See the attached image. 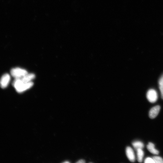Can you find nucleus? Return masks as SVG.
<instances>
[{"mask_svg":"<svg viewBox=\"0 0 163 163\" xmlns=\"http://www.w3.org/2000/svg\"><path fill=\"white\" fill-rule=\"evenodd\" d=\"M12 84L17 91L21 93L31 88L33 85V83L32 82L26 83L23 81L21 78H18L15 79Z\"/></svg>","mask_w":163,"mask_h":163,"instance_id":"obj_1","label":"nucleus"},{"mask_svg":"<svg viewBox=\"0 0 163 163\" xmlns=\"http://www.w3.org/2000/svg\"><path fill=\"white\" fill-rule=\"evenodd\" d=\"M12 76L15 79L21 78L27 75V71L21 68L17 67L12 69L10 71Z\"/></svg>","mask_w":163,"mask_h":163,"instance_id":"obj_2","label":"nucleus"},{"mask_svg":"<svg viewBox=\"0 0 163 163\" xmlns=\"http://www.w3.org/2000/svg\"><path fill=\"white\" fill-rule=\"evenodd\" d=\"M146 97L149 101L152 103L155 102L158 99V95L156 91L153 89H151L147 93Z\"/></svg>","mask_w":163,"mask_h":163,"instance_id":"obj_3","label":"nucleus"},{"mask_svg":"<svg viewBox=\"0 0 163 163\" xmlns=\"http://www.w3.org/2000/svg\"><path fill=\"white\" fill-rule=\"evenodd\" d=\"M10 80V76L9 74H4L0 80V86L2 88H6L8 85Z\"/></svg>","mask_w":163,"mask_h":163,"instance_id":"obj_4","label":"nucleus"},{"mask_svg":"<svg viewBox=\"0 0 163 163\" xmlns=\"http://www.w3.org/2000/svg\"><path fill=\"white\" fill-rule=\"evenodd\" d=\"M126 152L127 156L129 160L132 162H135V153L131 147L128 146L127 147Z\"/></svg>","mask_w":163,"mask_h":163,"instance_id":"obj_5","label":"nucleus"},{"mask_svg":"<svg viewBox=\"0 0 163 163\" xmlns=\"http://www.w3.org/2000/svg\"><path fill=\"white\" fill-rule=\"evenodd\" d=\"M160 109V107L157 106L152 108L150 110L149 116L151 119L155 118L158 115Z\"/></svg>","mask_w":163,"mask_h":163,"instance_id":"obj_6","label":"nucleus"},{"mask_svg":"<svg viewBox=\"0 0 163 163\" xmlns=\"http://www.w3.org/2000/svg\"><path fill=\"white\" fill-rule=\"evenodd\" d=\"M35 78V75L33 73H27L23 78H21V79L24 82L29 83L32 82Z\"/></svg>","mask_w":163,"mask_h":163,"instance_id":"obj_7","label":"nucleus"},{"mask_svg":"<svg viewBox=\"0 0 163 163\" xmlns=\"http://www.w3.org/2000/svg\"><path fill=\"white\" fill-rule=\"evenodd\" d=\"M147 148L148 150L153 154L158 155L159 153V151L155 149L154 144L152 143H149L147 146Z\"/></svg>","mask_w":163,"mask_h":163,"instance_id":"obj_8","label":"nucleus"},{"mask_svg":"<svg viewBox=\"0 0 163 163\" xmlns=\"http://www.w3.org/2000/svg\"><path fill=\"white\" fill-rule=\"evenodd\" d=\"M137 151V159L138 162H141L143 161L144 155V153L142 149H138L136 150Z\"/></svg>","mask_w":163,"mask_h":163,"instance_id":"obj_9","label":"nucleus"},{"mask_svg":"<svg viewBox=\"0 0 163 163\" xmlns=\"http://www.w3.org/2000/svg\"><path fill=\"white\" fill-rule=\"evenodd\" d=\"M132 144L133 146H134L136 150L138 149H142L144 147L143 143L140 141H136L133 142Z\"/></svg>","mask_w":163,"mask_h":163,"instance_id":"obj_10","label":"nucleus"},{"mask_svg":"<svg viewBox=\"0 0 163 163\" xmlns=\"http://www.w3.org/2000/svg\"><path fill=\"white\" fill-rule=\"evenodd\" d=\"M155 163H163V159L159 156H154L153 157Z\"/></svg>","mask_w":163,"mask_h":163,"instance_id":"obj_11","label":"nucleus"},{"mask_svg":"<svg viewBox=\"0 0 163 163\" xmlns=\"http://www.w3.org/2000/svg\"><path fill=\"white\" fill-rule=\"evenodd\" d=\"M145 163H155L153 158L150 157L146 158L145 160Z\"/></svg>","mask_w":163,"mask_h":163,"instance_id":"obj_12","label":"nucleus"},{"mask_svg":"<svg viewBox=\"0 0 163 163\" xmlns=\"http://www.w3.org/2000/svg\"><path fill=\"white\" fill-rule=\"evenodd\" d=\"M159 86L163 85V74L159 78L158 81Z\"/></svg>","mask_w":163,"mask_h":163,"instance_id":"obj_13","label":"nucleus"},{"mask_svg":"<svg viewBox=\"0 0 163 163\" xmlns=\"http://www.w3.org/2000/svg\"><path fill=\"white\" fill-rule=\"evenodd\" d=\"M159 87L161 93V98L163 99V85L159 86Z\"/></svg>","mask_w":163,"mask_h":163,"instance_id":"obj_14","label":"nucleus"},{"mask_svg":"<svg viewBox=\"0 0 163 163\" xmlns=\"http://www.w3.org/2000/svg\"><path fill=\"white\" fill-rule=\"evenodd\" d=\"M85 162V160L83 159H81L80 160H79L78 162H77V163H84Z\"/></svg>","mask_w":163,"mask_h":163,"instance_id":"obj_15","label":"nucleus"}]
</instances>
